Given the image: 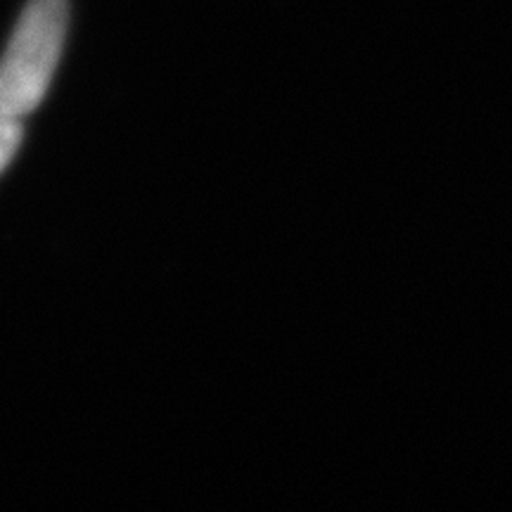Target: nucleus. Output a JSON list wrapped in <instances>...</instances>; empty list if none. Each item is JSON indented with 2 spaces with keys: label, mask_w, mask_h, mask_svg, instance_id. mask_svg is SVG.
Listing matches in <instances>:
<instances>
[{
  "label": "nucleus",
  "mask_w": 512,
  "mask_h": 512,
  "mask_svg": "<svg viewBox=\"0 0 512 512\" xmlns=\"http://www.w3.org/2000/svg\"><path fill=\"white\" fill-rule=\"evenodd\" d=\"M69 27V0H29L0 60V117L34 112L53 81Z\"/></svg>",
  "instance_id": "1"
},
{
  "label": "nucleus",
  "mask_w": 512,
  "mask_h": 512,
  "mask_svg": "<svg viewBox=\"0 0 512 512\" xmlns=\"http://www.w3.org/2000/svg\"><path fill=\"white\" fill-rule=\"evenodd\" d=\"M24 128L19 124V119L0 117V171L5 169L15 157L19 150V143H22Z\"/></svg>",
  "instance_id": "2"
}]
</instances>
